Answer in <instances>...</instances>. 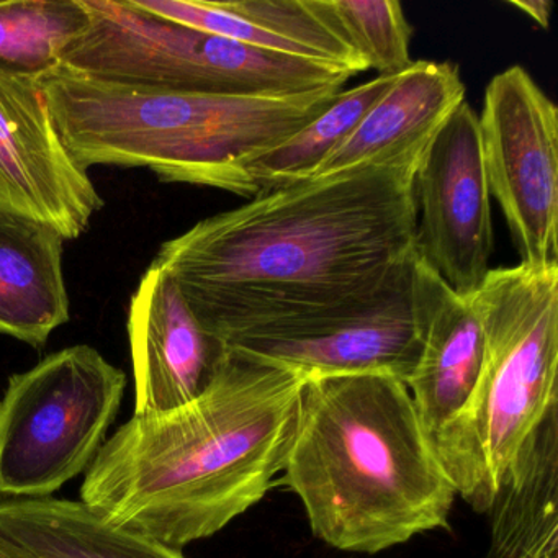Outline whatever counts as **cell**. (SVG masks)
<instances>
[{"label": "cell", "mask_w": 558, "mask_h": 558, "mask_svg": "<svg viewBox=\"0 0 558 558\" xmlns=\"http://www.w3.org/2000/svg\"><path fill=\"white\" fill-rule=\"evenodd\" d=\"M459 68L413 61L398 74L364 122L308 179L326 178L429 145L453 110L465 102Z\"/></svg>", "instance_id": "5bb4252c"}, {"label": "cell", "mask_w": 558, "mask_h": 558, "mask_svg": "<svg viewBox=\"0 0 558 558\" xmlns=\"http://www.w3.org/2000/svg\"><path fill=\"white\" fill-rule=\"evenodd\" d=\"M413 292L421 352L407 387L433 439L462 413L475 391L485 357V332L473 296L457 295L417 257Z\"/></svg>", "instance_id": "7c38bea8"}, {"label": "cell", "mask_w": 558, "mask_h": 558, "mask_svg": "<svg viewBox=\"0 0 558 558\" xmlns=\"http://www.w3.org/2000/svg\"><path fill=\"white\" fill-rule=\"evenodd\" d=\"M125 388V372L86 344L12 375L0 400V498H48L87 472Z\"/></svg>", "instance_id": "52a82bcc"}, {"label": "cell", "mask_w": 558, "mask_h": 558, "mask_svg": "<svg viewBox=\"0 0 558 558\" xmlns=\"http://www.w3.org/2000/svg\"><path fill=\"white\" fill-rule=\"evenodd\" d=\"M135 414L168 413L204 393L228 348L198 322L178 283L161 267H148L129 306Z\"/></svg>", "instance_id": "8fae6325"}, {"label": "cell", "mask_w": 558, "mask_h": 558, "mask_svg": "<svg viewBox=\"0 0 558 558\" xmlns=\"http://www.w3.org/2000/svg\"><path fill=\"white\" fill-rule=\"evenodd\" d=\"M413 194L417 259L457 295H473L489 272L495 230L478 113L466 100L453 110L424 153Z\"/></svg>", "instance_id": "9c48e42d"}, {"label": "cell", "mask_w": 558, "mask_h": 558, "mask_svg": "<svg viewBox=\"0 0 558 558\" xmlns=\"http://www.w3.org/2000/svg\"><path fill=\"white\" fill-rule=\"evenodd\" d=\"M106 207L54 125L38 77L0 71V214L77 240Z\"/></svg>", "instance_id": "30bf717a"}, {"label": "cell", "mask_w": 558, "mask_h": 558, "mask_svg": "<svg viewBox=\"0 0 558 558\" xmlns=\"http://www.w3.org/2000/svg\"><path fill=\"white\" fill-rule=\"evenodd\" d=\"M0 558H34L19 542L0 529Z\"/></svg>", "instance_id": "7402d4cb"}, {"label": "cell", "mask_w": 558, "mask_h": 558, "mask_svg": "<svg viewBox=\"0 0 558 558\" xmlns=\"http://www.w3.org/2000/svg\"><path fill=\"white\" fill-rule=\"evenodd\" d=\"M84 31L61 66L109 83L214 96L342 90L352 74L247 47L143 11L135 0H83Z\"/></svg>", "instance_id": "8992f818"}, {"label": "cell", "mask_w": 558, "mask_h": 558, "mask_svg": "<svg viewBox=\"0 0 558 558\" xmlns=\"http://www.w3.org/2000/svg\"><path fill=\"white\" fill-rule=\"evenodd\" d=\"M509 4L527 15L538 27L547 31L550 25L551 2L550 0H509Z\"/></svg>", "instance_id": "44dd1931"}, {"label": "cell", "mask_w": 558, "mask_h": 558, "mask_svg": "<svg viewBox=\"0 0 558 558\" xmlns=\"http://www.w3.org/2000/svg\"><path fill=\"white\" fill-rule=\"evenodd\" d=\"M68 151L93 166L146 168L162 182L256 197L247 165L319 116L341 90L295 96L171 93L58 66L40 77Z\"/></svg>", "instance_id": "277c9868"}, {"label": "cell", "mask_w": 558, "mask_h": 558, "mask_svg": "<svg viewBox=\"0 0 558 558\" xmlns=\"http://www.w3.org/2000/svg\"><path fill=\"white\" fill-rule=\"evenodd\" d=\"M397 76H377L361 86L341 90L299 133L254 158L246 171L257 194L308 179L331 153L348 142Z\"/></svg>", "instance_id": "ac0fdd59"}, {"label": "cell", "mask_w": 558, "mask_h": 558, "mask_svg": "<svg viewBox=\"0 0 558 558\" xmlns=\"http://www.w3.org/2000/svg\"><path fill=\"white\" fill-rule=\"evenodd\" d=\"M87 22L83 0L0 2V71L40 80L61 66Z\"/></svg>", "instance_id": "d6986e66"}, {"label": "cell", "mask_w": 558, "mask_h": 558, "mask_svg": "<svg viewBox=\"0 0 558 558\" xmlns=\"http://www.w3.org/2000/svg\"><path fill=\"white\" fill-rule=\"evenodd\" d=\"M0 529L34 558H185L182 550L104 521L83 501L0 498Z\"/></svg>", "instance_id": "e0dca14e"}, {"label": "cell", "mask_w": 558, "mask_h": 558, "mask_svg": "<svg viewBox=\"0 0 558 558\" xmlns=\"http://www.w3.org/2000/svg\"><path fill=\"white\" fill-rule=\"evenodd\" d=\"M63 253L57 231L0 214V335L44 349L70 322Z\"/></svg>", "instance_id": "9a60e30c"}, {"label": "cell", "mask_w": 558, "mask_h": 558, "mask_svg": "<svg viewBox=\"0 0 558 558\" xmlns=\"http://www.w3.org/2000/svg\"><path fill=\"white\" fill-rule=\"evenodd\" d=\"M280 475L313 534L355 554L449 529L457 498L407 384L390 375L305 380Z\"/></svg>", "instance_id": "3957f363"}, {"label": "cell", "mask_w": 558, "mask_h": 558, "mask_svg": "<svg viewBox=\"0 0 558 558\" xmlns=\"http://www.w3.org/2000/svg\"><path fill=\"white\" fill-rule=\"evenodd\" d=\"M550 558H558V557H550Z\"/></svg>", "instance_id": "603a6c76"}, {"label": "cell", "mask_w": 558, "mask_h": 558, "mask_svg": "<svg viewBox=\"0 0 558 558\" xmlns=\"http://www.w3.org/2000/svg\"><path fill=\"white\" fill-rule=\"evenodd\" d=\"M316 11L378 76L411 66L413 27L397 0H312Z\"/></svg>", "instance_id": "ffe728a7"}, {"label": "cell", "mask_w": 558, "mask_h": 558, "mask_svg": "<svg viewBox=\"0 0 558 558\" xmlns=\"http://www.w3.org/2000/svg\"><path fill=\"white\" fill-rule=\"evenodd\" d=\"M489 195L524 266H558V109L522 66L492 77L478 116Z\"/></svg>", "instance_id": "ba28073f"}, {"label": "cell", "mask_w": 558, "mask_h": 558, "mask_svg": "<svg viewBox=\"0 0 558 558\" xmlns=\"http://www.w3.org/2000/svg\"><path fill=\"white\" fill-rule=\"evenodd\" d=\"M305 378L228 349L204 393L123 423L100 447L81 501L104 521L182 550L227 527L282 473Z\"/></svg>", "instance_id": "7a4b0ae2"}, {"label": "cell", "mask_w": 558, "mask_h": 558, "mask_svg": "<svg viewBox=\"0 0 558 558\" xmlns=\"http://www.w3.org/2000/svg\"><path fill=\"white\" fill-rule=\"evenodd\" d=\"M413 266L381 302L336 331L312 341L270 345L246 354L290 368L305 380L380 374L407 384L421 352Z\"/></svg>", "instance_id": "4fadbf2b"}, {"label": "cell", "mask_w": 558, "mask_h": 558, "mask_svg": "<svg viewBox=\"0 0 558 558\" xmlns=\"http://www.w3.org/2000/svg\"><path fill=\"white\" fill-rule=\"evenodd\" d=\"M558 407L522 444L486 515L488 558L558 557Z\"/></svg>", "instance_id": "2e32d148"}, {"label": "cell", "mask_w": 558, "mask_h": 558, "mask_svg": "<svg viewBox=\"0 0 558 558\" xmlns=\"http://www.w3.org/2000/svg\"><path fill=\"white\" fill-rule=\"evenodd\" d=\"M429 145L260 192L166 241L153 264L228 349L323 338L410 272L413 181Z\"/></svg>", "instance_id": "6da1fadb"}, {"label": "cell", "mask_w": 558, "mask_h": 558, "mask_svg": "<svg viewBox=\"0 0 558 558\" xmlns=\"http://www.w3.org/2000/svg\"><path fill=\"white\" fill-rule=\"evenodd\" d=\"M472 296L485 332L482 374L430 442L457 496L486 514L522 444L558 407V266L489 269Z\"/></svg>", "instance_id": "5b68a950"}]
</instances>
